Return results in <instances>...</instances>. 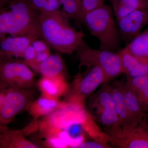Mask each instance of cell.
<instances>
[{
    "mask_svg": "<svg viewBox=\"0 0 148 148\" xmlns=\"http://www.w3.org/2000/svg\"><path fill=\"white\" fill-rule=\"evenodd\" d=\"M45 143L48 147L66 148L68 147L63 140L58 138H47Z\"/></svg>",
    "mask_w": 148,
    "mask_h": 148,
    "instance_id": "cell-28",
    "label": "cell"
},
{
    "mask_svg": "<svg viewBox=\"0 0 148 148\" xmlns=\"http://www.w3.org/2000/svg\"><path fill=\"white\" fill-rule=\"evenodd\" d=\"M108 82L101 67L93 65L86 68L85 71L77 75L73 84L69 85L65 97L66 103L85 108L88 98L98 87Z\"/></svg>",
    "mask_w": 148,
    "mask_h": 148,
    "instance_id": "cell-5",
    "label": "cell"
},
{
    "mask_svg": "<svg viewBox=\"0 0 148 148\" xmlns=\"http://www.w3.org/2000/svg\"><path fill=\"white\" fill-rule=\"evenodd\" d=\"M136 94L142 110L145 113L148 112V83L142 90Z\"/></svg>",
    "mask_w": 148,
    "mask_h": 148,
    "instance_id": "cell-25",
    "label": "cell"
},
{
    "mask_svg": "<svg viewBox=\"0 0 148 148\" xmlns=\"http://www.w3.org/2000/svg\"><path fill=\"white\" fill-rule=\"evenodd\" d=\"M116 24L121 38L126 44L141 33L148 24V8H140L116 19Z\"/></svg>",
    "mask_w": 148,
    "mask_h": 148,
    "instance_id": "cell-9",
    "label": "cell"
},
{
    "mask_svg": "<svg viewBox=\"0 0 148 148\" xmlns=\"http://www.w3.org/2000/svg\"><path fill=\"white\" fill-rule=\"evenodd\" d=\"M110 86L115 108L123 134L135 127L125 102L123 95L124 85L119 81H116L112 83Z\"/></svg>",
    "mask_w": 148,
    "mask_h": 148,
    "instance_id": "cell-11",
    "label": "cell"
},
{
    "mask_svg": "<svg viewBox=\"0 0 148 148\" xmlns=\"http://www.w3.org/2000/svg\"><path fill=\"white\" fill-rule=\"evenodd\" d=\"M141 123L119 138L109 136V141L120 148H148V126L146 127L140 125Z\"/></svg>",
    "mask_w": 148,
    "mask_h": 148,
    "instance_id": "cell-10",
    "label": "cell"
},
{
    "mask_svg": "<svg viewBox=\"0 0 148 148\" xmlns=\"http://www.w3.org/2000/svg\"><path fill=\"white\" fill-rule=\"evenodd\" d=\"M37 52L32 45H30L25 49L23 53H22L20 57L24 58L22 62L26 64L27 62L34 60L36 57Z\"/></svg>",
    "mask_w": 148,
    "mask_h": 148,
    "instance_id": "cell-27",
    "label": "cell"
},
{
    "mask_svg": "<svg viewBox=\"0 0 148 148\" xmlns=\"http://www.w3.org/2000/svg\"><path fill=\"white\" fill-rule=\"evenodd\" d=\"M75 51L80 69L93 65L99 66L105 73L108 82L123 73L121 60L118 52L92 48L84 40Z\"/></svg>",
    "mask_w": 148,
    "mask_h": 148,
    "instance_id": "cell-6",
    "label": "cell"
},
{
    "mask_svg": "<svg viewBox=\"0 0 148 148\" xmlns=\"http://www.w3.org/2000/svg\"><path fill=\"white\" fill-rule=\"evenodd\" d=\"M10 0H0V5L1 7L7 3Z\"/></svg>",
    "mask_w": 148,
    "mask_h": 148,
    "instance_id": "cell-31",
    "label": "cell"
},
{
    "mask_svg": "<svg viewBox=\"0 0 148 148\" xmlns=\"http://www.w3.org/2000/svg\"><path fill=\"white\" fill-rule=\"evenodd\" d=\"M50 50L37 53L34 59L30 62L26 63L29 67L35 70L40 64L45 61L50 55Z\"/></svg>",
    "mask_w": 148,
    "mask_h": 148,
    "instance_id": "cell-26",
    "label": "cell"
},
{
    "mask_svg": "<svg viewBox=\"0 0 148 148\" xmlns=\"http://www.w3.org/2000/svg\"><path fill=\"white\" fill-rule=\"evenodd\" d=\"M0 80L1 88H32L35 83L34 74L29 66L22 61L1 63Z\"/></svg>",
    "mask_w": 148,
    "mask_h": 148,
    "instance_id": "cell-8",
    "label": "cell"
},
{
    "mask_svg": "<svg viewBox=\"0 0 148 148\" xmlns=\"http://www.w3.org/2000/svg\"><path fill=\"white\" fill-rule=\"evenodd\" d=\"M112 3L113 12L116 19L138 9L148 8L147 5L140 0H113Z\"/></svg>",
    "mask_w": 148,
    "mask_h": 148,
    "instance_id": "cell-19",
    "label": "cell"
},
{
    "mask_svg": "<svg viewBox=\"0 0 148 148\" xmlns=\"http://www.w3.org/2000/svg\"><path fill=\"white\" fill-rule=\"evenodd\" d=\"M110 146L106 143L98 141H86L82 142L77 148H110Z\"/></svg>",
    "mask_w": 148,
    "mask_h": 148,
    "instance_id": "cell-30",
    "label": "cell"
},
{
    "mask_svg": "<svg viewBox=\"0 0 148 148\" xmlns=\"http://www.w3.org/2000/svg\"><path fill=\"white\" fill-rule=\"evenodd\" d=\"M1 37V55L7 58L20 57L24 51L39 37L33 35Z\"/></svg>",
    "mask_w": 148,
    "mask_h": 148,
    "instance_id": "cell-12",
    "label": "cell"
},
{
    "mask_svg": "<svg viewBox=\"0 0 148 148\" xmlns=\"http://www.w3.org/2000/svg\"><path fill=\"white\" fill-rule=\"evenodd\" d=\"M27 127L21 130H8L5 127L2 128L1 134V148H36V145L25 138V135L36 127Z\"/></svg>",
    "mask_w": 148,
    "mask_h": 148,
    "instance_id": "cell-15",
    "label": "cell"
},
{
    "mask_svg": "<svg viewBox=\"0 0 148 148\" xmlns=\"http://www.w3.org/2000/svg\"><path fill=\"white\" fill-rule=\"evenodd\" d=\"M30 4L40 13H47L59 10V0H29Z\"/></svg>",
    "mask_w": 148,
    "mask_h": 148,
    "instance_id": "cell-22",
    "label": "cell"
},
{
    "mask_svg": "<svg viewBox=\"0 0 148 148\" xmlns=\"http://www.w3.org/2000/svg\"><path fill=\"white\" fill-rule=\"evenodd\" d=\"M38 86L42 95L53 99H58L65 95L69 87L64 75L52 77L42 76L38 82Z\"/></svg>",
    "mask_w": 148,
    "mask_h": 148,
    "instance_id": "cell-14",
    "label": "cell"
},
{
    "mask_svg": "<svg viewBox=\"0 0 148 148\" xmlns=\"http://www.w3.org/2000/svg\"><path fill=\"white\" fill-rule=\"evenodd\" d=\"M0 104L1 127H5L17 115L28 108L34 101V89L7 88H1Z\"/></svg>",
    "mask_w": 148,
    "mask_h": 148,
    "instance_id": "cell-7",
    "label": "cell"
},
{
    "mask_svg": "<svg viewBox=\"0 0 148 148\" xmlns=\"http://www.w3.org/2000/svg\"><path fill=\"white\" fill-rule=\"evenodd\" d=\"M104 1L105 0H82V17L85 14L104 4Z\"/></svg>",
    "mask_w": 148,
    "mask_h": 148,
    "instance_id": "cell-24",
    "label": "cell"
},
{
    "mask_svg": "<svg viewBox=\"0 0 148 148\" xmlns=\"http://www.w3.org/2000/svg\"><path fill=\"white\" fill-rule=\"evenodd\" d=\"M125 48L133 55L148 59V29L126 44Z\"/></svg>",
    "mask_w": 148,
    "mask_h": 148,
    "instance_id": "cell-20",
    "label": "cell"
},
{
    "mask_svg": "<svg viewBox=\"0 0 148 148\" xmlns=\"http://www.w3.org/2000/svg\"><path fill=\"white\" fill-rule=\"evenodd\" d=\"M121 60L122 72L127 77L148 75V59L133 55L125 47L118 52Z\"/></svg>",
    "mask_w": 148,
    "mask_h": 148,
    "instance_id": "cell-13",
    "label": "cell"
},
{
    "mask_svg": "<svg viewBox=\"0 0 148 148\" xmlns=\"http://www.w3.org/2000/svg\"><path fill=\"white\" fill-rule=\"evenodd\" d=\"M148 83V75L133 77H127L125 85L137 94L147 85Z\"/></svg>",
    "mask_w": 148,
    "mask_h": 148,
    "instance_id": "cell-23",
    "label": "cell"
},
{
    "mask_svg": "<svg viewBox=\"0 0 148 148\" xmlns=\"http://www.w3.org/2000/svg\"><path fill=\"white\" fill-rule=\"evenodd\" d=\"M39 16L29 0H10L1 7L0 37L9 34L41 38Z\"/></svg>",
    "mask_w": 148,
    "mask_h": 148,
    "instance_id": "cell-2",
    "label": "cell"
},
{
    "mask_svg": "<svg viewBox=\"0 0 148 148\" xmlns=\"http://www.w3.org/2000/svg\"><path fill=\"white\" fill-rule=\"evenodd\" d=\"M63 11L69 17L81 22L82 0H59Z\"/></svg>",
    "mask_w": 148,
    "mask_h": 148,
    "instance_id": "cell-21",
    "label": "cell"
},
{
    "mask_svg": "<svg viewBox=\"0 0 148 148\" xmlns=\"http://www.w3.org/2000/svg\"><path fill=\"white\" fill-rule=\"evenodd\" d=\"M63 103L59 102L58 99L48 98L41 95L32 101L27 109L31 115L36 119L52 113L60 108Z\"/></svg>",
    "mask_w": 148,
    "mask_h": 148,
    "instance_id": "cell-16",
    "label": "cell"
},
{
    "mask_svg": "<svg viewBox=\"0 0 148 148\" xmlns=\"http://www.w3.org/2000/svg\"><path fill=\"white\" fill-rule=\"evenodd\" d=\"M125 102L130 116L135 126L141 122L146 113L141 108L137 94L125 85L123 88Z\"/></svg>",
    "mask_w": 148,
    "mask_h": 148,
    "instance_id": "cell-18",
    "label": "cell"
},
{
    "mask_svg": "<svg viewBox=\"0 0 148 148\" xmlns=\"http://www.w3.org/2000/svg\"><path fill=\"white\" fill-rule=\"evenodd\" d=\"M113 1V0H111V1Z\"/></svg>",
    "mask_w": 148,
    "mask_h": 148,
    "instance_id": "cell-32",
    "label": "cell"
},
{
    "mask_svg": "<svg viewBox=\"0 0 148 148\" xmlns=\"http://www.w3.org/2000/svg\"><path fill=\"white\" fill-rule=\"evenodd\" d=\"M106 82L93 93L86 103V112L103 128L105 133L112 138L121 137L123 131L111 93L110 86Z\"/></svg>",
    "mask_w": 148,
    "mask_h": 148,
    "instance_id": "cell-3",
    "label": "cell"
},
{
    "mask_svg": "<svg viewBox=\"0 0 148 148\" xmlns=\"http://www.w3.org/2000/svg\"><path fill=\"white\" fill-rule=\"evenodd\" d=\"M31 45L33 46L37 53L50 50L48 44L45 40H42L39 39V38L37 39L34 40Z\"/></svg>",
    "mask_w": 148,
    "mask_h": 148,
    "instance_id": "cell-29",
    "label": "cell"
},
{
    "mask_svg": "<svg viewBox=\"0 0 148 148\" xmlns=\"http://www.w3.org/2000/svg\"><path fill=\"white\" fill-rule=\"evenodd\" d=\"M112 11L104 4L85 14L81 22L98 39L100 48L114 51L119 48L121 36Z\"/></svg>",
    "mask_w": 148,
    "mask_h": 148,
    "instance_id": "cell-4",
    "label": "cell"
},
{
    "mask_svg": "<svg viewBox=\"0 0 148 148\" xmlns=\"http://www.w3.org/2000/svg\"><path fill=\"white\" fill-rule=\"evenodd\" d=\"M64 63L58 53L50 54L45 61L38 65L34 71L42 76L52 77L64 75Z\"/></svg>",
    "mask_w": 148,
    "mask_h": 148,
    "instance_id": "cell-17",
    "label": "cell"
},
{
    "mask_svg": "<svg viewBox=\"0 0 148 148\" xmlns=\"http://www.w3.org/2000/svg\"><path fill=\"white\" fill-rule=\"evenodd\" d=\"M69 16L63 11L40 13L39 23L41 38L61 53L71 54L84 40V34L70 26Z\"/></svg>",
    "mask_w": 148,
    "mask_h": 148,
    "instance_id": "cell-1",
    "label": "cell"
}]
</instances>
